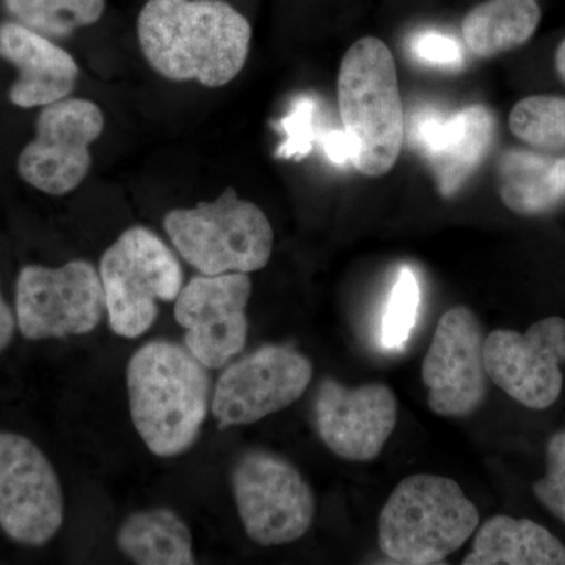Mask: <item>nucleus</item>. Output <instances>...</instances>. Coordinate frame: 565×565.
<instances>
[{
    "mask_svg": "<svg viewBox=\"0 0 565 565\" xmlns=\"http://www.w3.org/2000/svg\"><path fill=\"white\" fill-rule=\"evenodd\" d=\"M137 35L145 58L166 79L218 88L244 70L252 25L225 0H148Z\"/></svg>",
    "mask_w": 565,
    "mask_h": 565,
    "instance_id": "1",
    "label": "nucleus"
},
{
    "mask_svg": "<svg viewBox=\"0 0 565 565\" xmlns=\"http://www.w3.org/2000/svg\"><path fill=\"white\" fill-rule=\"evenodd\" d=\"M232 487L245 533L255 544H291L313 525V490L285 457L266 449L245 452L234 465Z\"/></svg>",
    "mask_w": 565,
    "mask_h": 565,
    "instance_id": "7",
    "label": "nucleus"
},
{
    "mask_svg": "<svg viewBox=\"0 0 565 565\" xmlns=\"http://www.w3.org/2000/svg\"><path fill=\"white\" fill-rule=\"evenodd\" d=\"M565 319L546 318L526 333L494 330L487 334L484 363L490 381L516 403L548 408L563 392Z\"/></svg>",
    "mask_w": 565,
    "mask_h": 565,
    "instance_id": "14",
    "label": "nucleus"
},
{
    "mask_svg": "<svg viewBox=\"0 0 565 565\" xmlns=\"http://www.w3.org/2000/svg\"><path fill=\"white\" fill-rule=\"evenodd\" d=\"M478 526V508L456 481L414 475L397 484L379 515V546L397 564H440Z\"/></svg>",
    "mask_w": 565,
    "mask_h": 565,
    "instance_id": "4",
    "label": "nucleus"
},
{
    "mask_svg": "<svg viewBox=\"0 0 565 565\" xmlns=\"http://www.w3.org/2000/svg\"><path fill=\"white\" fill-rule=\"evenodd\" d=\"M163 230L182 258L203 275L256 273L273 256L269 218L233 188L214 202L170 211Z\"/></svg>",
    "mask_w": 565,
    "mask_h": 565,
    "instance_id": "5",
    "label": "nucleus"
},
{
    "mask_svg": "<svg viewBox=\"0 0 565 565\" xmlns=\"http://www.w3.org/2000/svg\"><path fill=\"white\" fill-rule=\"evenodd\" d=\"M555 68L557 76L565 82V39L561 41L555 54Z\"/></svg>",
    "mask_w": 565,
    "mask_h": 565,
    "instance_id": "28",
    "label": "nucleus"
},
{
    "mask_svg": "<svg viewBox=\"0 0 565 565\" xmlns=\"http://www.w3.org/2000/svg\"><path fill=\"white\" fill-rule=\"evenodd\" d=\"M539 0H486L465 17V44L479 58L523 46L541 24Z\"/></svg>",
    "mask_w": 565,
    "mask_h": 565,
    "instance_id": "21",
    "label": "nucleus"
},
{
    "mask_svg": "<svg viewBox=\"0 0 565 565\" xmlns=\"http://www.w3.org/2000/svg\"><path fill=\"white\" fill-rule=\"evenodd\" d=\"M248 274L196 275L174 300L184 345L207 370H222L244 352L248 337Z\"/></svg>",
    "mask_w": 565,
    "mask_h": 565,
    "instance_id": "12",
    "label": "nucleus"
},
{
    "mask_svg": "<svg viewBox=\"0 0 565 565\" xmlns=\"http://www.w3.org/2000/svg\"><path fill=\"white\" fill-rule=\"evenodd\" d=\"M65 503L43 451L20 434L0 433V527L14 542L43 546L58 533Z\"/></svg>",
    "mask_w": 565,
    "mask_h": 565,
    "instance_id": "11",
    "label": "nucleus"
},
{
    "mask_svg": "<svg viewBox=\"0 0 565 565\" xmlns=\"http://www.w3.org/2000/svg\"><path fill=\"white\" fill-rule=\"evenodd\" d=\"M498 188L504 206L515 214H545L565 199V156L505 151L498 163Z\"/></svg>",
    "mask_w": 565,
    "mask_h": 565,
    "instance_id": "19",
    "label": "nucleus"
},
{
    "mask_svg": "<svg viewBox=\"0 0 565 565\" xmlns=\"http://www.w3.org/2000/svg\"><path fill=\"white\" fill-rule=\"evenodd\" d=\"M106 313L102 277L90 262L25 266L18 277L17 322L28 340L90 333Z\"/></svg>",
    "mask_w": 565,
    "mask_h": 565,
    "instance_id": "8",
    "label": "nucleus"
},
{
    "mask_svg": "<svg viewBox=\"0 0 565 565\" xmlns=\"http://www.w3.org/2000/svg\"><path fill=\"white\" fill-rule=\"evenodd\" d=\"M484 343V330L470 308L455 307L441 316L422 370L434 414L463 418L484 403L490 381Z\"/></svg>",
    "mask_w": 565,
    "mask_h": 565,
    "instance_id": "13",
    "label": "nucleus"
},
{
    "mask_svg": "<svg viewBox=\"0 0 565 565\" xmlns=\"http://www.w3.org/2000/svg\"><path fill=\"white\" fill-rule=\"evenodd\" d=\"M107 318L118 337L139 338L154 326L159 302H174L184 286L180 262L161 237L132 226L99 263Z\"/></svg>",
    "mask_w": 565,
    "mask_h": 565,
    "instance_id": "6",
    "label": "nucleus"
},
{
    "mask_svg": "<svg viewBox=\"0 0 565 565\" xmlns=\"http://www.w3.org/2000/svg\"><path fill=\"white\" fill-rule=\"evenodd\" d=\"M313 379V364L291 345L266 344L226 364L212 414L221 429L247 426L299 401Z\"/></svg>",
    "mask_w": 565,
    "mask_h": 565,
    "instance_id": "9",
    "label": "nucleus"
},
{
    "mask_svg": "<svg viewBox=\"0 0 565 565\" xmlns=\"http://www.w3.org/2000/svg\"><path fill=\"white\" fill-rule=\"evenodd\" d=\"M338 106L353 167L364 177L388 173L403 150L405 129L396 63L384 41L364 36L345 52Z\"/></svg>",
    "mask_w": 565,
    "mask_h": 565,
    "instance_id": "3",
    "label": "nucleus"
},
{
    "mask_svg": "<svg viewBox=\"0 0 565 565\" xmlns=\"http://www.w3.org/2000/svg\"><path fill=\"white\" fill-rule=\"evenodd\" d=\"M548 471L535 482L534 493L542 504L565 523V433L556 434L546 449Z\"/></svg>",
    "mask_w": 565,
    "mask_h": 565,
    "instance_id": "25",
    "label": "nucleus"
},
{
    "mask_svg": "<svg viewBox=\"0 0 565 565\" xmlns=\"http://www.w3.org/2000/svg\"><path fill=\"white\" fill-rule=\"evenodd\" d=\"M20 24L47 39H65L103 18L106 0H3Z\"/></svg>",
    "mask_w": 565,
    "mask_h": 565,
    "instance_id": "22",
    "label": "nucleus"
},
{
    "mask_svg": "<svg viewBox=\"0 0 565 565\" xmlns=\"http://www.w3.org/2000/svg\"><path fill=\"white\" fill-rule=\"evenodd\" d=\"M315 418L319 437L333 455L371 462L396 427L397 401L384 384L349 390L327 377L316 393Z\"/></svg>",
    "mask_w": 565,
    "mask_h": 565,
    "instance_id": "15",
    "label": "nucleus"
},
{
    "mask_svg": "<svg viewBox=\"0 0 565 565\" xmlns=\"http://www.w3.org/2000/svg\"><path fill=\"white\" fill-rule=\"evenodd\" d=\"M0 58L20 71L10 99L18 107L47 106L74 92L79 66L71 54L20 22L0 24Z\"/></svg>",
    "mask_w": 565,
    "mask_h": 565,
    "instance_id": "17",
    "label": "nucleus"
},
{
    "mask_svg": "<svg viewBox=\"0 0 565 565\" xmlns=\"http://www.w3.org/2000/svg\"><path fill=\"white\" fill-rule=\"evenodd\" d=\"M494 117L482 104L465 107L448 118H426L416 141L433 167L438 191L451 199L473 177L492 148Z\"/></svg>",
    "mask_w": 565,
    "mask_h": 565,
    "instance_id": "16",
    "label": "nucleus"
},
{
    "mask_svg": "<svg viewBox=\"0 0 565 565\" xmlns=\"http://www.w3.org/2000/svg\"><path fill=\"white\" fill-rule=\"evenodd\" d=\"M185 345L151 341L126 371L129 408L137 434L152 455H184L199 440L211 408V379Z\"/></svg>",
    "mask_w": 565,
    "mask_h": 565,
    "instance_id": "2",
    "label": "nucleus"
},
{
    "mask_svg": "<svg viewBox=\"0 0 565 565\" xmlns=\"http://www.w3.org/2000/svg\"><path fill=\"white\" fill-rule=\"evenodd\" d=\"M117 544L136 564H196L191 527L169 508L134 512L121 523Z\"/></svg>",
    "mask_w": 565,
    "mask_h": 565,
    "instance_id": "20",
    "label": "nucleus"
},
{
    "mask_svg": "<svg viewBox=\"0 0 565 565\" xmlns=\"http://www.w3.org/2000/svg\"><path fill=\"white\" fill-rule=\"evenodd\" d=\"M17 323V318L11 313V308L3 299L2 291H0V352L9 348L14 337Z\"/></svg>",
    "mask_w": 565,
    "mask_h": 565,
    "instance_id": "27",
    "label": "nucleus"
},
{
    "mask_svg": "<svg viewBox=\"0 0 565 565\" xmlns=\"http://www.w3.org/2000/svg\"><path fill=\"white\" fill-rule=\"evenodd\" d=\"M419 307V285L415 274L404 267L394 282L384 322H382V344L386 349H397L405 344L416 323Z\"/></svg>",
    "mask_w": 565,
    "mask_h": 565,
    "instance_id": "24",
    "label": "nucleus"
},
{
    "mask_svg": "<svg viewBox=\"0 0 565 565\" xmlns=\"http://www.w3.org/2000/svg\"><path fill=\"white\" fill-rule=\"evenodd\" d=\"M509 128L516 139L525 141L534 150L565 151V98L527 96L511 110Z\"/></svg>",
    "mask_w": 565,
    "mask_h": 565,
    "instance_id": "23",
    "label": "nucleus"
},
{
    "mask_svg": "<svg viewBox=\"0 0 565 565\" xmlns=\"http://www.w3.org/2000/svg\"><path fill=\"white\" fill-rule=\"evenodd\" d=\"M463 565H565V546L533 520L497 515L479 527Z\"/></svg>",
    "mask_w": 565,
    "mask_h": 565,
    "instance_id": "18",
    "label": "nucleus"
},
{
    "mask_svg": "<svg viewBox=\"0 0 565 565\" xmlns=\"http://www.w3.org/2000/svg\"><path fill=\"white\" fill-rule=\"evenodd\" d=\"M412 50L416 58L435 66H459L462 52L455 39L438 32H423L414 40Z\"/></svg>",
    "mask_w": 565,
    "mask_h": 565,
    "instance_id": "26",
    "label": "nucleus"
},
{
    "mask_svg": "<svg viewBox=\"0 0 565 565\" xmlns=\"http://www.w3.org/2000/svg\"><path fill=\"white\" fill-rule=\"evenodd\" d=\"M104 131V114L90 99L47 104L36 121L35 139L22 150L18 172L47 195L76 191L92 169V145Z\"/></svg>",
    "mask_w": 565,
    "mask_h": 565,
    "instance_id": "10",
    "label": "nucleus"
}]
</instances>
